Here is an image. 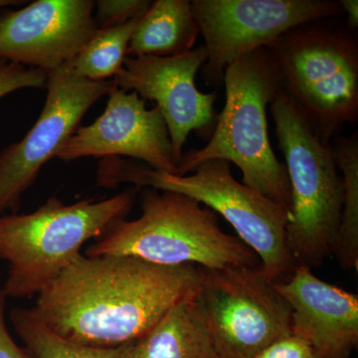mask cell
I'll use <instances>...</instances> for the list:
<instances>
[{"instance_id":"obj_23","label":"cell","mask_w":358,"mask_h":358,"mask_svg":"<svg viewBox=\"0 0 358 358\" xmlns=\"http://www.w3.org/2000/svg\"><path fill=\"white\" fill-rule=\"evenodd\" d=\"M6 296L0 288V358H32L29 352L20 348L7 329L6 322Z\"/></svg>"},{"instance_id":"obj_18","label":"cell","mask_w":358,"mask_h":358,"mask_svg":"<svg viewBox=\"0 0 358 358\" xmlns=\"http://www.w3.org/2000/svg\"><path fill=\"white\" fill-rule=\"evenodd\" d=\"M143 15L122 24L96 30L76 58L71 61L73 72L90 81L114 79L122 70L131 36Z\"/></svg>"},{"instance_id":"obj_17","label":"cell","mask_w":358,"mask_h":358,"mask_svg":"<svg viewBox=\"0 0 358 358\" xmlns=\"http://www.w3.org/2000/svg\"><path fill=\"white\" fill-rule=\"evenodd\" d=\"M343 181V211L334 256L345 271L358 268V134L331 143Z\"/></svg>"},{"instance_id":"obj_15","label":"cell","mask_w":358,"mask_h":358,"mask_svg":"<svg viewBox=\"0 0 358 358\" xmlns=\"http://www.w3.org/2000/svg\"><path fill=\"white\" fill-rule=\"evenodd\" d=\"M121 358H221L194 296L174 306L143 336L122 345Z\"/></svg>"},{"instance_id":"obj_22","label":"cell","mask_w":358,"mask_h":358,"mask_svg":"<svg viewBox=\"0 0 358 358\" xmlns=\"http://www.w3.org/2000/svg\"><path fill=\"white\" fill-rule=\"evenodd\" d=\"M313 355L307 341L291 334L271 343L254 358H308Z\"/></svg>"},{"instance_id":"obj_8","label":"cell","mask_w":358,"mask_h":358,"mask_svg":"<svg viewBox=\"0 0 358 358\" xmlns=\"http://www.w3.org/2000/svg\"><path fill=\"white\" fill-rule=\"evenodd\" d=\"M199 268L195 299L221 358H254L292 334V310L256 268Z\"/></svg>"},{"instance_id":"obj_25","label":"cell","mask_w":358,"mask_h":358,"mask_svg":"<svg viewBox=\"0 0 358 358\" xmlns=\"http://www.w3.org/2000/svg\"><path fill=\"white\" fill-rule=\"evenodd\" d=\"M23 3H25V1H20V0H0V8L6 6H20Z\"/></svg>"},{"instance_id":"obj_1","label":"cell","mask_w":358,"mask_h":358,"mask_svg":"<svg viewBox=\"0 0 358 358\" xmlns=\"http://www.w3.org/2000/svg\"><path fill=\"white\" fill-rule=\"evenodd\" d=\"M199 268L131 256L80 255L38 294L31 308L51 331L92 348L136 341L196 294Z\"/></svg>"},{"instance_id":"obj_12","label":"cell","mask_w":358,"mask_h":358,"mask_svg":"<svg viewBox=\"0 0 358 358\" xmlns=\"http://www.w3.org/2000/svg\"><path fill=\"white\" fill-rule=\"evenodd\" d=\"M92 0H36L0 14V60L43 70L76 58L99 29Z\"/></svg>"},{"instance_id":"obj_5","label":"cell","mask_w":358,"mask_h":358,"mask_svg":"<svg viewBox=\"0 0 358 358\" xmlns=\"http://www.w3.org/2000/svg\"><path fill=\"white\" fill-rule=\"evenodd\" d=\"M134 203V192L72 204L52 196L31 213L0 216V260L8 268L1 288L6 298L38 294L81 255L87 241L126 218Z\"/></svg>"},{"instance_id":"obj_10","label":"cell","mask_w":358,"mask_h":358,"mask_svg":"<svg viewBox=\"0 0 358 358\" xmlns=\"http://www.w3.org/2000/svg\"><path fill=\"white\" fill-rule=\"evenodd\" d=\"M71 62L47 73V96L38 120L24 138L0 150V216L18 213L21 199L47 162L57 155L92 106L114 88V79L90 81Z\"/></svg>"},{"instance_id":"obj_3","label":"cell","mask_w":358,"mask_h":358,"mask_svg":"<svg viewBox=\"0 0 358 358\" xmlns=\"http://www.w3.org/2000/svg\"><path fill=\"white\" fill-rule=\"evenodd\" d=\"M141 215L119 219L90 245L85 255L131 256L164 266L256 268L258 256L221 229L215 212L181 193L147 187Z\"/></svg>"},{"instance_id":"obj_2","label":"cell","mask_w":358,"mask_h":358,"mask_svg":"<svg viewBox=\"0 0 358 358\" xmlns=\"http://www.w3.org/2000/svg\"><path fill=\"white\" fill-rule=\"evenodd\" d=\"M223 81L225 106L208 143L183 154L174 176H186L207 160H225L239 167L242 183L289 211L288 174L268 131L267 107L282 90L274 61L266 48L257 49L228 65Z\"/></svg>"},{"instance_id":"obj_7","label":"cell","mask_w":358,"mask_h":358,"mask_svg":"<svg viewBox=\"0 0 358 358\" xmlns=\"http://www.w3.org/2000/svg\"><path fill=\"white\" fill-rule=\"evenodd\" d=\"M270 108L291 188L287 244L296 264L312 268L336 251L343 176L331 145L315 136L282 90Z\"/></svg>"},{"instance_id":"obj_16","label":"cell","mask_w":358,"mask_h":358,"mask_svg":"<svg viewBox=\"0 0 358 358\" xmlns=\"http://www.w3.org/2000/svg\"><path fill=\"white\" fill-rule=\"evenodd\" d=\"M199 30L192 1L155 0L134 29L128 54L131 57H171L192 51Z\"/></svg>"},{"instance_id":"obj_4","label":"cell","mask_w":358,"mask_h":358,"mask_svg":"<svg viewBox=\"0 0 358 358\" xmlns=\"http://www.w3.org/2000/svg\"><path fill=\"white\" fill-rule=\"evenodd\" d=\"M193 171L189 176H174L121 157H107L99 164L98 185L112 188L131 183L196 200L230 223L238 238L258 256L261 268L271 281L287 280L296 265L287 244L289 211L237 181L230 162L225 160H207Z\"/></svg>"},{"instance_id":"obj_26","label":"cell","mask_w":358,"mask_h":358,"mask_svg":"<svg viewBox=\"0 0 358 358\" xmlns=\"http://www.w3.org/2000/svg\"><path fill=\"white\" fill-rule=\"evenodd\" d=\"M308 358H317V357H315V355H312V357H308Z\"/></svg>"},{"instance_id":"obj_24","label":"cell","mask_w":358,"mask_h":358,"mask_svg":"<svg viewBox=\"0 0 358 358\" xmlns=\"http://www.w3.org/2000/svg\"><path fill=\"white\" fill-rule=\"evenodd\" d=\"M341 10L346 14L348 24L352 29L358 26V1L357 0H341L339 1Z\"/></svg>"},{"instance_id":"obj_6","label":"cell","mask_w":358,"mask_h":358,"mask_svg":"<svg viewBox=\"0 0 358 358\" xmlns=\"http://www.w3.org/2000/svg\"><path fill=\"white\" fill-rule=\"evenodd\" d=\"M282 91L315 136L331 145L346 124L358 119V45L345 29L298 26L267 47Z\"/></svg>"},{"instance_id":"obj_21","label":"cell","mask_w":358,"mask_h":358,"mask_svg":"<svg viewBox=\"0 0 358 358\" xmlns=\"http://www.w3.org/2000/svg\"><path fill=\"white\" fill-rule=\"evenodd\" d=\"M47 73L0 60V99L17 90L46 88Z\"/></svg>"},{"instance_id":"obj_13","label":"cell","mask_w":358,"mask_h":358,"mask_svg":"<svg viewBox=\"0 0 358 358\" xmlns=\"http://www.w3.org/2000/svg\"><path fill=\"white\" fill-rule=\"evenodd\" d=\"M107 107L89 126L78 127L56 157L71 162L81 157H129L143 160L155 171L178 173L164 115L159 108L147 109L136 92L114 88Z\"/></svg>"},{"instance_id":"obj_11","label":"cell","mask_w":358,"mask_h":358,"mask_svg":"<svg viewBox=\"0 0 358 358\" xmlns=\"http://www.w3.org/2000/svg\"><path fill=\"white\" fill-rule=\"evenodd\" d=\"M206 60L203 45L171 57L129 56L114 78L117 88L136 92L143 100L157 103L178 164L190 133L194 131L203 140H209L217 122L214 108L217 92L202 93L195 83L197 72Z\"/></svg>"},{"instance_id":"obj_19","label":"cell","mask_w":358,"mask_h":358,"mask_svg":"<svg viewBox=\"0 0 358 358\" xmlns=\"http://www.w3.org/2000/svg\"><path fill=\"white\" fill-rule=\"evenodd\" d=\"M9 320L32 358H121L122 345L92 348L67 341L51 331L31 308H15Z\"/></svg>"},{"instance_id":"obj_14","label":"cell","mask_w":358,"mask_h":358,"mask_svg":"<svg viewBox=\"0 0 358 358\" xmlns=\"http://www.w3.org/2000/svg\"><path fill=\"white\" fill-rule=\"evenodd\" d=\"M292 310V334L317 358H350L358 343L357 294L322 281L296 264L288 279L274 282Z\"/></svg>"},{"instance_id":"obj_20","label":"cell","mask_w":358,"mask_h":358,"mask_svg":"<svg viewBox=\"0 0 358 358\" xmlns=\"http://www.w3.org/2000/svg\"><path fill=\"white\" fill-rule=\"evenodd\" d=\"M150 3L148 0H99L95 1L96 24L101 29L128 22L145 13Z\"/></svg>"},{"instance_id":"obj_9","label":"cell","mask_w":358,"mask_h":358,"mask_svg":"<svg viewBox=\"0 0 358 358\" xmlns=\"http://www.w3.org/2000/svg\"><path fill=\"white\" fill-rule=\"evenodd\" d=\"M192 9L203 36L207 85H220L233 61L265 48L298 26L343 13L333 0H193Z\"/></svg>"}]
</instances>
